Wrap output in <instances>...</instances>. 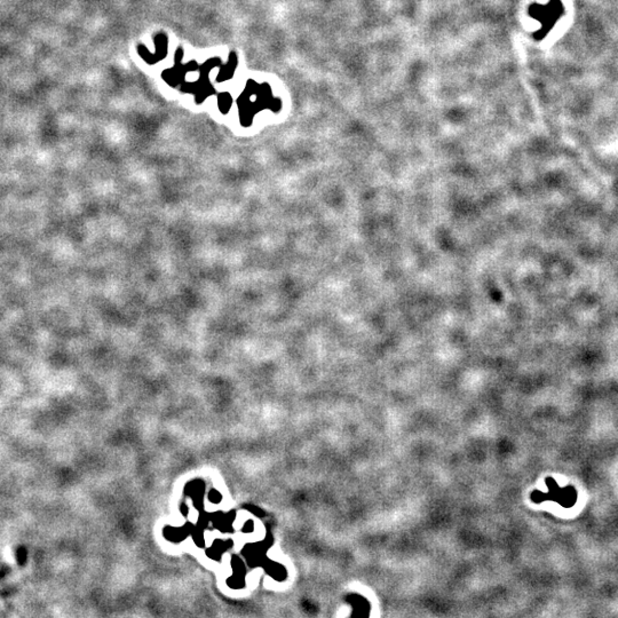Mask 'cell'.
I'll return each instance as SVG.
<instances>
[{
	"label": "cell",
	"mask_w": 618,
	"mask_h": 618,
	"mask_svg": "<svg viewBox=\"0 0 618 618\" xmlns=\"http://www.w3.org/2000/svg\"><path fill=\"white\" fill-rule=\"evenodd\" d=\"M11 572H12V569L7 567V565H2V567H0V580L6 577Z\"/></svg>",
	"instance_id": "obj_2"
},
{
	"label": "cell",
	"mask_w": 618,
	"mask_h": 618,
	"mask_svg": "<svg viewBox=\"0 0 618 618\" xmlns=\"http://www.w3.org/2000/svg\"><path fill=\"white\" fill-rule=\"evenodd\" d=\"M27 559H28V552L27 549L23 546H20L16 549V561L20 567H24L27 563Z\"/></svg>",
	"instance_id": "obj_1"
}]
</instances>
